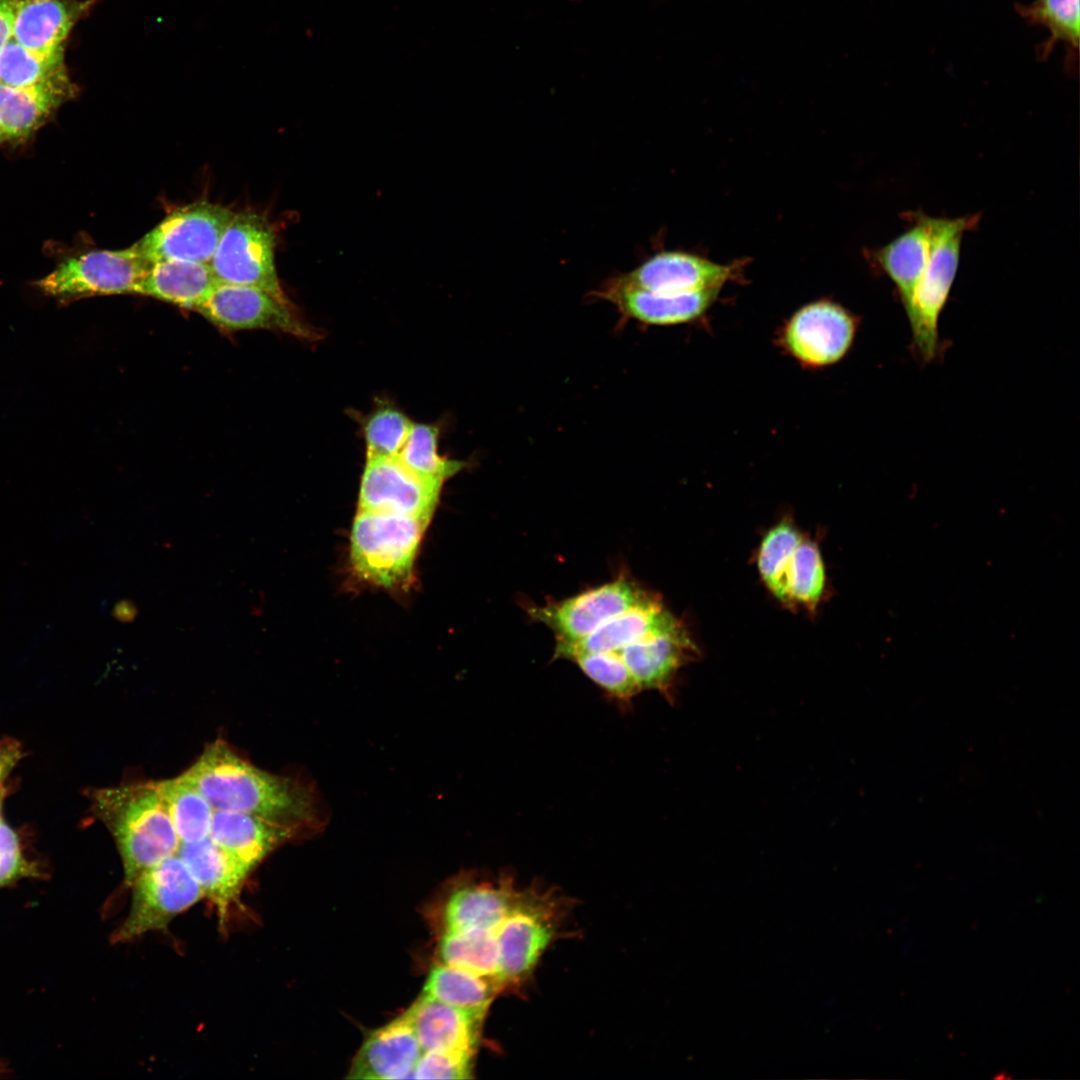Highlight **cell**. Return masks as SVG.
<instances>
[{
  "mask_svg": "<svg viewBox=\"0 0 1080 1080\" xmlns=\"http://www.w3.org/2000/svg\"><path fill=\"white\" fill-rule=\"evenodd\" d=\"M618 654L641 692L654 690L671 699L678 673L698 656V648L680 622L627 646Z\"/></svg>",
  "mask_w": 1080,
  "mask_h": 1080,
  "instance_id": "cell-17",
  "label": "cell"
},
{
  "mask_svg": "<svg viewBox=\"0 0 1080 1080\" xmlns=\"http://www.w3.org/2000/svg\"><path fill=\"white\" fill-rule=\"evenodd\" d=\"M423 1051L406 1013L371 1031L355 1055L347 1078H413Z\"/></svg>",
  "mask_w": 1080,
  "mask_h": 1080,
  "instance_id": "cell-19",
  "label": "cell"
},
{
  "mask_svg": "<svg viewBox=\"0 0 1080 1080\" xmlns=\"http://www.w3.org/2000/svg\"><path fill=\"white\" fill-rule=\"evenodd\" d=\"M474 1055L451 1051L423 1052L414 1069L417 1079H469Z\"/></svg>",
  "mask_w": 1080,
  "mask_h": 1080,
  "instance_id": "cell-35",
  "label": "cell"
},
{
  "mask_svg": "<svg viewBox=\"0 0 1080 1080\" xmlns=\"http://www.w3.org/2000/svg\"><path fill=\"white\" fill-rule=\"evenodd\" d=\"M113 615L120 621H130L134 618L135 609L130 607V603L122 601L115 606Z\"/></svg>",
  "mask_w": 1080,
  "mask_h": 1080,
  "instance_id": "cell-39",
  "label": "cell"
},
{
  "mask_svg": "<svg viewBox=\"0 0 1080 1080\" xmlns=\"http://www.w3.org/2000/svg\"><path fill=\"white\" fill-rule=\"evenodd\" d=\"M856 330L852 313L837 303L819 300L801 307L785 322L779 342L802 366L823 368L844 358Z\"/></svg>",
  "mask_w": 1080,
  "mask_h": 1080,
  "instance_id": "cell-13",
  "label": "cell"
},
{
  "mask_svg": "<svg viewBox=\"0 0 1080 1080\" xmlns=\"http://www.w3.org/2000/svg\"><path fill=\"white\" fill-rule=\"evenodd\" d=\"M18 0H0V50L12 39Z\"/></svg>",
  "mask_w": 1080,
  "mask_h": 1080,
  "instance_id": "cell-37",
  "label": "cell"
},
{
  "mask_svg": "<svg viewBox=\"0 0 1080 1080\" xmlns=\"http://www.w3.org/2000/svg\"><path fill=\"white\" fill-rule=\"evenodd\" d=\"M209 837L252 870L275 848L301 835L255 815L214 810Z\"/></svg>",
  "mask_w": 1080,
  "mask_h": 1080,
  "instance_id": "cell-25",
  "label": "cell"
},
{
  "mask_svg": "<svg viewBox=\"0 0 1080 1080\" xmlns=\"http://www.w3.org/2000/svg\"><path fill=\"white\" fill-rule=\"evenodd\" d=\"M513 880L497 882L466 880L451 891L443 910L444 931L488 929L497 931L512 909L518 894Z\"/></svg>",
  "mask_w": 1080,
  "mask_h": 1080,
  "instance_id": "cell-22",
  "label": "cell"
},
{
  "mask_svg": "<svg viewBox=\"0 0 1080 1080\" xmlns=\"http://www.w3.org/2000/svg\"><path fill=\"white\" fill-rule=\"evenodd\" d=\"M559 903L535 889L520 891L497 929L498 980L502 988L519 984L534 969L550 943L559 920Z\"/></svg>",
  "mask_w": 1080,
  "mask_h": 1080,
  "instance_id": "cell-10",
  "label": "cell"
},
{
  "mask_svg": "<svg viewBox=\"0 0 1080 1080\" xmlns=\"http://www.w3.org/2000/svg\"><path fill=\"white\" fill-rule=\"evenodd\" d=\"M427 526L413 517L358 511L351 532L354 571L386 588L407 584Z\"/></svg>",
  "mask_w": 1080,
  "mask_h": 1080,
  "instance_id": "cell-5",
  "label": "cell"
},
{
  "mask_svg": "<svg viewBox=\"0 0 1080 1080\" xmlns=\"http://www.w3.org/2000/svg\"><path fill=\"white\" fill-rule=\"evenodd\" d=\"M738 274L736 265H721L684 252L665 251L611 279L621 285L655 293L680 294L720 289Z\"/></svg>",
  "mask_w": 1080,
  "mask_h": 1080,
  "instance_id": "cell-15",
  "label": "cell"
},
{
  "mask_svg": "<svg viewBox=\"0 0 1080 1080\" xmlns=\"http://www.w3.org/2000/svg\"><path fill=\"white\" fill-rule=\"evenodd\" d=\"M182 776L213 810L255 815L301 836L321 832L328 823L327 809L312 783L262 770L223 740L209 744Z\"/></svg>",
  "mask_w": 1080,
  "mask_h": 1080,
  "instance_id": "cell-1",
  "label": "cell"
},
{
  "mask_svg": "<svg viewBox=\"0 0 1080 1080\" xmlns=\"http://www.w3.org/2000/svg\"><path fill=\"white\" fill-rule=\"evenodd\" d=\"M719 291L663 294L621 285L610 278L589 297L614 305L622 324L633 320L643 326H669L701 318L715 302Z\"/></svg>",
  "mask_w": 1080,
  "mask_h": 1080,
  "instance_id": "cell-16",
  "label": "cell"
},
{
  "mask_svg": "<svg viewBox=\"0 0 1080 1080\" xmlns=\"http://www.w3.org/2000/svg\"><path fill=\"white\" fill-rule=\"evenodd\" d=\"M196 311L223 329H267L307 341L320 338L317 330L299 317L290 302L254 286L219 282Z\"/></svg>",
  "mask_w": 1080,
  "mask_h": 1080,
  "instance_id": "cell-12",
  "label": "cell"
},
{
  "mask_svg": "<svg viewBox=\"0 0 1080 1080\" xmlns=\"http://www.w3.org/2000/svg\"><path fill=\"white\" fill-rule=\"evenodd\" d=\"M681 621L660 599L648 594L626 611L611 618L575 644L557 643L554 658L571 652H616L650 635L665 631Z\"/></svg>",
  "mask_w": 1080,
  "mask_h": 1080,
  "instance_id": "cell-20",
  "label": "cell"
},
{
  "mask_svg": "<svg viewBox=\"0 0 1080 1080\" xmlns=\"http://www.w3.org/2000/svg\"><path fill=\"white\" fill-rule=\"evenodd\" d=\"M276 234L266 217L234 213L209 262L220 283L258 287L289 302L275 267Z\"/></svg>",
  "mask_w": 1080,
  "mask_h": 1080,
  "instance_id": "cell-6",
  "label": "cell"
},
{
  "mask_svg": "<svg viewBox=\"0 0 1080 1080\" xmlns=\"http://www.w3.org/2000/svg\"><path fill=\"white\" fill-rule=\"evenodd\" d=\"M913 225L878 249L875 259L896 286L906 308L927 266L932 245L931 216L921 211L906 215Z\"/></svg>",
  "mask_w": 1080,
  "mask_h": 1080,
  "instance_id": "cell-26",
  "label": "cell"
},
{
  "mask_svg": "<svg viewBox=\"0 0 1080 1080\" xmlns=\"http://www.w3.org/2000/svg\"><path fill=\"white\" fill-rule=\"evenodd\" d=\"M413 422L398 407L382 403L360 421L367 459L396 458Z\"/></svg>",
  "mask_w": 1080,
  "mask_h": 1080,
  "instance_id": "cell-33",
  "label": "cell"
},
{
  "mask_svg": "<svg viewBox=\"0 0 1080 1080\" xmlns=\"http://www.w3.org/2000/svg\"><path fill=\"white\" fill-rule=\"evenodd\" d=\"M90 797L115 840L129 887L143 870L177 853L180 840L154 782L96 789Z\"/></svg>",
  "mask_w": 1080,
  "mask_h": 1080,
  "instance_id": "cell-2",
  "label": "cell"
},
{
  "mask_svg": "<svg viewBox=\"0 0 1080 1080\" xmlns=\"http://www.w3.org/2000/svg\"><path fill=\"white\" fill-rule=\"evenodd\" d=\"M177 855L216 906L225 925L228 911L237 899L251 869L219 847L208 836L197 842H180Z\"/></svg>",
  "mask_w": 1080,
  "mask_h": 1080,
  "instance_id": "cell-24",
  "label": "cell"
},
{
  "mask_svg": "<svg viewBox=\"0 0 1080 1080\" xmlns=\"http://www.w3.org/2000/svg\"><path fill=\"white\" fill-rule=\"evenodd\" d=\"M500 990L491 979L439 962L430 970L422 994L484 1017Z\"/></svg>",
  "mask_w": 1080,
  "mask_h": 1080,
  "instance_id": "cell-28",
  "label": "cell"
},
{
  "mask_svg": "<svg viewBox=\"0 0 1080 1080\" xmlns=\"http://www.w3.org/2000/svg\"><path fill=\"white\" fill-rule=\"evenodd\" d=\"M218 283L209 263L165 260L149 266L134 293L196 311Z\"/></svg>",
  "mask_w": 1080,
  "mask_h": 1080,
  "instance_id": "cell-27",
  "label": "cell"
},
{
  "mask_svg": "<svg viewBox=\"0 0 1080 1080\" xmlns=\"http://www.w3.org/2000/svg\"><path fill=\"white\" fill-rule=\"evenodd\" d=\"M979 220V215L931 217L930 258L905 308L913 351L925 363L934 360L939 352L938 319L957 273L963 234L974 229Z\"/></svg>",
  "mask_w": 1080,
  "mask_h": 1080,
  "instance_id": "cell-4",
  "label": "cell"
},
{
  "mask_svg": "<svg viewBox=\"0 0 1080 1080\" xmlns=\"http://www.w3.org/2000/svg\"><path fill=\"white\" fill-rule=\"evenodd\" d=\"M440 428L436 424L414 423L396 457L411 473L424 480L444 483L468 465L439 453Z\"/></svg>",
  "mask_w": 1080,
  "mask_h": 1080,
  "instance_id": "cell-31",
  "label": "cell"
},
{
  "mask_svg": "<svg viewBox=\"0 0 1080 1080\" xmlns=\"http://www.w3.org/2000/svg\"><path fill=\"white\" fill-rule=\"evenodd\" d=\"M154 785L180 842H197L209 836L214 810L193 784L180 775Z\"/></svg>",
  "mask_w": 1080,
  "mask_h": 1080,
  "instance_id": "cell-29",
  "label": "cell"
},
{
  "mask_svg": "<svg viewBox=\"0 0 1080 1080\" xmlns=\"http://www.w3.org/2000/svg\"><path fill=\"white\" fill-rule=\"evenodd\" d=\"M440 963L458 967L476 975L499 980V945L497 931L465 929L444 931L437 951Z\"/></svg>",
  "mask_w": 1080,
  "mask_h": 1080,
  "instance_id": "cell-30",
  "label": "cell"
},
{
  "mask_svg": "<svg viewBox=\"0 0 1080 1080\" xmlns=\"http://www.w3.org/2000/svg\"><path fill=\"white\" fill-rule=\"evenodd\" d=\"M21 752L20 745L14 740L0 743V782L21 758Z\"/></svg>",
  "mask_w": 1080,
  "mask_h": 1080,
  "instance_id": "cell-38",
  "label": "cell"
},
{
  "mask_svg": "<svg viewBox=\"0 0 1080 1080\" xmlns=\"http://www.w3.org/2000/svg\"><path fill=\"white\" fill-rule=\"evenodd\" d=\"M761 580L785 607L814 611L826 588L818 544L784 518L764 535L756 557Z\"/></svg>",
  "mask_w": 1080,
  "mask_h": 1080,
  "instance_id": "cell-3",
  "label": "cell"
},
{
  "mask_svg": "<svg viewBox=\"0 0 1080 1080\" xmlns=\"http://www.w3.org/2000/svg\"><path fill=\"white\" fill-rule=\"evenodd\" d=\"M233 215L219 204L193 202L169 212L132 247L150 265L165 260L209 263Z\"/></svg>",
  "mask_w": 1080,
  "mask_h": 1080,
  "instance_id": "cell-9",
  "label": "cell"
},
{
  "mask_svg": "<svg viewBox=\"0 0 1080 1080\" xmlns=\"http://www.w3.org/2000/svg\"><path fill=\"white\" fill-rule=\"evenodd\" d=\"M64 47L51 53H36L13 38L0 50V84L28 87L66 72Z\"/></svg>",
  "mask_w": 1080,
  "mask_h": 1080,
  "instance_id": "cell-32",
  "label": "cell"
},
{
  "mask_svg": "<svg viewBox=\"0 0 1080 1080\" xmlns=\"http://www.w3.org/2000/svg\"><path fill=\"white\" fill-rule=\"evenodd\" d=\"M562 659L574 662L588 678L618 703L629 704L641 693L616 652H571Z\"/></svg>",
  "mask_w": 1080,
  "mask_h": 1080,
  "instance_id": "cell-34",
  "label": "cell"
},
{
  "mask_svg": "<svg viewBox=\"0 0 1080 1080\" xmlns=\"http://www.w3.org/2000/svg\"><path fill=\"white\" fill-rule=\"evenodd\" d=\"M423 1052L451 1051L475 1055L483 1016L421 994L405 1012Z\"/></svg>",
  "mask_w": 1080,
  "mask_h": 1080,
  "instance_id": "cell-21",
  "label": "cell"
},
{
  "mask_svg": "<svg viewBox=\"0 0 1080 1080\" xmlns=\"http://www.w3.org/2000/svg\"><path fill=\"white\" fill-rule=\"evenodd\" d=\"M94 0H18L12 38L36 53L64 47L75 24L86 16Z\"/></svg>",
  "mask_w": 1080,
  "mask_h": 1080,
  "instance_id": "cell-23",
  "label": "cell"
},
{
  "mask_svg": "<svg viewBox=\"0 0 1080 1080\" xmlns=\"http://www.w3.org/2000/svg\"><path fill=\"white\" fill-rule=\"evenodd\" d=\"M130 887L133 888L131 907L114 935L116 942L166 929L173 918L204 896L177 853L143 870Z\"/></svg>",
  "mask_w": 1080,
  "mask_h": 1080,
  "instance_id": "cell-7",
  "label": "cell"
},
{
  "mask_svg": "<svg viewBox=\"0 0 1080 1080\" xmlns=\"http://www.w3.org/2000/svg\"><path fill=\"white\" fill-rule=\"evenodd\" d=\"M648 594L630 577L621 574L573 597L526 608L530 618L554 632L557 643L575 644Z\"/></svg>",
  "mask_w": 1080,
  "mask_h": 1080,
  "instance_id": "cell-11",
  "label": "cell"
},
{
  "mask_svg": "<svg viewBox=\"0 0 1080 1080\" xmlns=\"http://www.w3.org/2000/svg\"><path fill=\"white\" fill-rule=\"evenodd\" d=\"M77 94L78 87L67 71L28 87L0 84V126L6 142L18 144L30 139Z\"/></svg>",
  "mask_w": 1080,
  "mask_h": 1080,
  "instance_id": "cell-18",
  "label": "cell"
},
{
  "mask_svg": "<svg viewBox=\"0 0 1080 1080\" xmlns=\"http://www.w3.org/2000/svg\"><path fill=\"white\" fill-rule=\"evenodd\" d=\"M5 142H6V139H5V136H4V133H3V130H2V128H1V126H0V145H1V144H3V143H5Z\"/></svg>",
  "mask_w": 1080,
  "mask_h": 1080,
  "instance_id": "cell-40",
  "label": "cell"
},
{
  "mask_svg": "<svg viewBox=\"0 0 1080 1080\" xmlns=\"http://www.w3.org/2000/svg\"><path fill=\"white\" fill-rule=\"evenodd\" d=\"M442 483L424 480L397 458L367 459L359 489V511L395 514L429 524Z\"/></svg>",
  "mask_w": 1080,
  "mask_h": 1080,
  "instance_id": "cell-14",
  "label": "cell"
},
{
  "mask_svg": "<svg viewBox=\"0 0 1080 1080\" xmlns=\"http://www.w3.org/2000/svg\"><path fill=\"white\" fill-rule=\"evenodd\" d=\"M149 266L132 246L122 250H91L65 258L34 285L61 302L128 294L134 293Z\"/></svg>",
  "mask_w": 1080,
  "mask_h": 1080,
  "instance_id": "cell-8",
  "label": "cell"
},
{
  "mask_svg": "<svg viewBox=\"0 0 1080 1080\" xmlns=\"http://www.w3.org/2000/svg\"><path fill=\"white\" fill-rule=\"evenodd\" d=\"M1036 14L1057 37L1077 42L1080 31L1079 0H1040Z\"/></svg>",
  "mask_w": 1080,
  "mask_h": 1080,
  "instance_id": "cell-36",
  "label": "cell"
}]
</instances>
